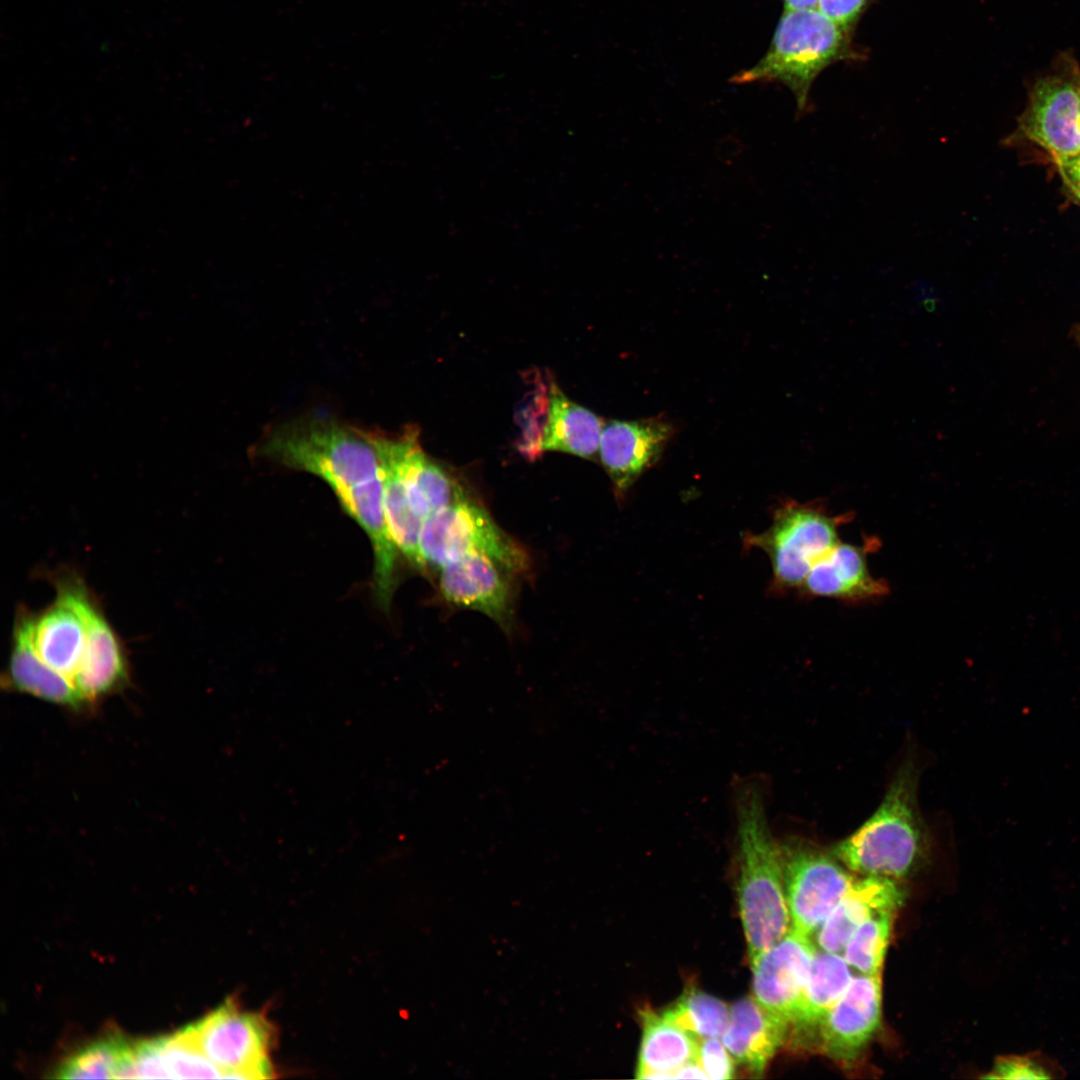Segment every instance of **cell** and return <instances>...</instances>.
<instances>
[{"label": "cell", "instance_id": "cell-1", "mask_svg": "<svg viewBox=\"0 0 1080 1080\" xmlns=\"http://www.w3.org/2000/svg\"><path fill=\"white\" fill-rule=\"evenodd\" d=\"M764 800L758 780L736 785L737 894L750 963L791 928L780 845L769 828Z\"/></svg>", "mask_w": 1080, "mask_h": 1080}, {"label": "cell", "instance_id": "cell-2", "mask_svg": "<svg viewBox=\"0 0 1080 1080\" xmlns=\"http://www.w3.org/2000/svg\"><path fill=\"white\" fill-rule=\"evenodd\" d=\"M381 433L326 419H301L273 428L258 454L317 475L338 500L382 476Z\"/></svg>", "mask_w": 1080, "mask_h": 1080}, {"label": "cell", "instance_id": "cell-3", "mask_svg": "<svg viewBox=\"0 0 1080 1080\" xmlns=\"http://www.w3.org/2000/svg\"><path fill=\"white\" fill-rule=\"evenodd\" d=\"M918 772L908 761L898 769L875 812L831 854L862 876L900 879L921 859L927 831L917 802Z\"/></svg>", "mask_w": 1080, "mask_h": 1080}, {"label": "cell", "instance_id": "cell-4", "mask_svg": "<svg viewBox=\"0 0 1080 1080\" xmlns=\"http://www.w3.org/2000/svg\"><path fill=\"white\" fill-rule=\"evenodd\" d=\"M849 34L817 8L784 10L764 56L730 81L779 82L793 93L801 115L816 77L829 65L854 56Z\"/></svg>", "mask_w": 1080, "mask_h": 1080}, {"label": "cell", "instance_id": "cell-5", "mask_svg": "<svg viewBox=\"0 0 1080 1080\" xmlns=\"http://www.w3.org/2000/svg\"><path fill=\"white\" fill-rule=\"evenodd\" d=\"M420 553L424 567L441 568L468 555H484L503 569L528 570L527 552L480 505L463 498L428 516L421 528Z\"/></svg>", "mask_w": 1080, "mask_h": 1080}, {"label": "cell", "instance_id": "cell-6", "mask_svg": "<svg viewBox=\"0 0 1080 1080\" xmlns=\"http://www.w3.org/2000/svg\"><path fill=\"white\" fill-rule=\"evenodd\" d=\"M850 519L849 514H830L821 503L791 501L753 543L769 555L776 586L801 588L812 567L840 541L839 528Z\"/></svg>", "mask_w": 1080, "mask_h": 1080}, {"label": "cell", "instance_id": "cell-7", "mask_svg": "<svg viewBox=\"0 0 1080 1080\" xmlns=\"http://www.w3.org/2000/svg\"><path fill=\"white\" fill-rule=\"evenodd\" d=\"M779 845L791 927L811 937L857 876L808 840L789 838Z\"/></svg>", "mask_w": 1080, "mask_h": 1080}, {"label": "cell", "instance_id": "cell-8", "mask_svg": "<svg viewBox=\"0 0 1080 1080\" xmlns=\"http://www.w3.org/2000/svg\"><path fill=\"white\" fill-rule=\"evenodd\" d=\"M182 1036L230 1079L271 1077V1029L262 1016L232 1001L180 1030Z\"/></svg>", "mask_w": 1080, "mask_h": 1080}, {"label": "cell", "instance_id": "cell-9", "mask_svg": "<svg viewBox=\"0 0 1080 1080\" xmlns=\"http://www.w3.org/2000/svg\"><path fill=\"white\" fill-rule=\"evenodd\" d=\"M1020 129L1058 166L1080 155V70L1075 63L1063 61L1036 82Z\"/></svg>", "mask_w": 1080, "mask_h": 1080}, {"label": "cell", "instance_id": "cell-10", "mask_svg": "<svg viewBox=\"0 0 1080 1080\" xmlns=\"http://www.w3.org/2000/svg\"><path fill=\"white\" fill-rule=\"evenodd\" d=\"M55 601L31 618V639L40 658L74 683L88 638L89 615L95 602L79 577L55 581Z\"/></svg>", "mask_w": 1080, "mask_h": 1080}, {"label": "cell", "instance_id": "cell-11", "mask_svg": "<svg viewBox=\"0 0 1080 1080\" xmlns=\"http://www.w3.org/2000/svg\"><path fill=\"white\" fill-rule=\"evenodd\" d=\"M816 947L792 927L751 963L753 996L768 1011L795 1020Z\"/></svg>", "mask_w": 1080, "mask_h": 1080}, {"label": "cell", "instance_id": "cell-12", "mask_svg": "<svg viewBox=\"0 0 1080 1080\" xmlns=\"http://www.w3.org/2000/svg\"><path fill=\"white\" fill-rule=\"evenodd\" d=\"M675 432L663 415L604 423L599 457L618 496L658 461Z\"/></svg>", "mask_w": 1080, "mask_h": 1080}, {"label": "cell", "instance_id": "cell-13", "mask_svg": "<svg viewBox=\"0 0 1080 1080\" xmlns=\"http://www.w3.org/2000/svg\"><path fill=\"white\" fill-rule=\"evenodd\" d=\"M881 1004L880 974L854 977L817 1027L822 1052L838 1061L855 1059L880 1026Z\"/></svg>", "mask_w": 1080, "mask_h": 1080}, {"label": "cell", "instance_id": "cell-14", "mask_svg": "<svg viewBox=\"0 0 1080 1080\" xmlns=\"http://www.w3.org/2000/svg\"><path fill=\"white\" fill-rule=\"evenodd\" d=\"M879 543L872 538L862 545L839 541L810 570L802 591L814 597L832 598L848 603L879 600L890 589L887 582L869 571L868 554Z\"/></svg>", "mask_w": 1080, "mask_h": 1080}, {"label": "cell", "instance_id": "cell-15", "mask_svg": "<svg viewBox=\"0 0 1080 1080\" xmlns=\"http://www.w3.org/2000/svg\"><path fill=\"white\" fill-rule=\"evenodd\" d=\"M440 590L459 607L480 611L505 625L510 589L498 563L484 555H468L441 567Z\"/></svg>", "mask_w": 1080, "mask_h": 1080}, {"label": "cell", "instance_id": "cell-16", "mask_svg": "<svg viewBox=\"0 0 1080 1080\" xmlns=\"http://www.w3.org/2000/svg\"><path fill=\"white\" fill-rule=\"evenodd\" d=\"M790 1024L765 1009L754 996H746L730 1008L721 1041L734 1060L752 1073L762 1074L784 1044Z\"/></svg>", "mask_w": 1080, "mask_h": 1080}, {"label": "cell", "instance_id": "cell-17", "mask_svg": "<svg viewBox=\"0 0 1080 1080\" xmlns=\"http://www.w3.org/2000/svg\"><path fill=\"white\" fill-rule=\"evenodd\" d=\"M904 893L894 879L857 876L844 897L816 932L819 949L842 953L856 929L871 916L897 911Z\"/></svg>", "mask_w": 1080, "mask_h": 1080}, {"label": "cell", "instance_id": "cell-18", "mask_svg": "<svg viewBox=\"0 0 1080 1080\" xmlns=\"http://www.w3.org/2000/svg\"><path fill=\"white\" fill-rule=\"evenodd\" d=\"M31 618L25 611L16 618L5 679L8 688L74 709L83 706L86 702L74 683L47 665L34 649Z\"/></svg>", "mask_w": 1080, "mask_h": 1080}, {"label": "cell", "instance_id": "cell-19", "mask_svg": "<svg viewBox=\"0 0 1080 1080\" xmlns=\"http://www.w3.org/2000/svg\"><path fill=\"white\" fill-rule=\"evenodd\" d=\"M410 430L396 437L381 434L380 450L384 505L388 525L398 550L418 569H424L420 553L423 521L410 504L402 471V458Z\"/></svg>", "mask_w": 1080, "mask_h": 1080}, {"label": "cell", "instance_id": "cell-20", "mask_svg": "<svg viewBox=\"0 0 1080 1080\" xmlns=\"http://www.w3.org/2000/svg\"><path fill=\"white\" fill-rule=\"evenodd\" d=\"M128 678L127 660L119 637L93 603L85 652L74 685L86 703L111 693Z\"/></svg>", "mask_w": 1080, "mask_h": 1080}, {"label": "cell", "instance_id": "cell-21", "mask_svg": "<svg viewBox=\"0 0 1080 1080\" xmlns=\"http://www.w3.org/2000/svg\"><path fill=\"white\" fill-rule=\"evenodd\" d=\"M604 423L601 417L568 399L551 382L539 452L560 451L594 460L599 455Z\"/></svg>", "mask_w": 1080, "mask_h": 1080}, {"label": "cell", "instance_id": "cell-22", "mask_svg": "<svg viewBox=\"0 0 1080 1080\" xmlns=\"http://www.w3.org/2000/svg\"><path fill=\"white\" fill-rule=\"evenodd\" d=\"M121 1078H223V1075L178 1031L133 1044Z\"/></svg>", "mask_w": 1080, "mask_h": 1080}, {"label": "cell", "instance_id": "cell-23", "mask_svg": "<svg viewBox=\"0 0 1080 1080\" xmlns=\"http://www.w3.org/2000/svg\"><path fill=\"white\" fill-rule=\"evenodd\" d=\"M642 1037L636 1077L669 1079L682 1065L695 1060L699 1039L650 1008L640 1011Z\"/></svg>", "mask_w": 1080, "mask_h": 1080}, {"label": "cell", "instance_id": "cell-24", "mask_svg": "<svg viewBox=\"0 0 1080 1080\" xmlns=\"http://www.w3.org/2000/svg\"><path fill=\"white\" fill-rule=\"evenodd\" d=\"M402 471L412 509L423 522L465 498L456 480L422 451L415 430H411L407 441Z\"/></svg>", "mask_w": 1080, "mask_h": 1080}, {"label": "cell", "instance_id": "cell-25", "mask_svg": "<svg viewBox=\"0 0 1080 1080\" xmlns=\"http://www.w3.org/2000/svg\"><path fill=\"white\" fill-rule=\"evenodd\" d=\"M851 967L840 953L817 950L795 1020L797 1030L817 1029L844 994L852 979Z\"/></svg>", "mask_w": 1080, "mask_h": 1080}, {"label": "cell", "instance_id": "cell-26", "mask_svg": "<svg viewBox=\"0 0 1080 1080\" xmlns=\"http://www.w3.org/2000/svg\"><path fill=\"white\" fill-rule=\"evenodd\" d=\"M132 1044L109 1035L81 1048L56 1070L61 1079L117 1078L129 1061Z\"/></svg>", "mask_w": 1080, "mask_h": 1080}, {"label": "cell", "instance_id": "cell-27", "mask_svg": "<svg viewBox=\"0 0 1080 1080\" xmlns=\"http://www.w3.org/2000/svg\"><path fill=\"white\" fill-rule=\"evenodd\" d=\"M730 1008L724 1001L692 986L662 1014L698 1039L720 1038L728 1025Z\"/></svg>", "mask_w": 1080, "mask_h": 1080}, {"label": "cell", "instance_id": "cell-28", "mask_svg": "<svg viewBox=\"0 0 1080 1080\" xmlns=\"http://www.w3.org/2000/svg\"><path fill=\"white\" fill-rule=\"evenodd\" d=\"M895 912L871 916L852 934L842 951L851 968L866 975L881 973Z\"/></svg>", "mask_w": 1080, "mask_h": 1080}, {"label": "cell", "instance_id": "cell-29", "mask_svg": "<svg viewBox=\"0 0 1080 1080\" xmlns=\"http://www.w3.org/2000/svg\"><path fill=\"white\" fill-rule=\"evenodd\" d=\"M1064 1076L1065 1071L1054 1059L1041 1051H1034L1024 1055L1009 1054L997 1057L991 1070L982 1078L1043 1080L1059 1079Z\"/></svg>", "mask_w": 1080, "mask_h": 1080}, {"label": "cell", "instance_id": "cell-30", "mask_svg": "<svg viewBox=\"0 0 1080 1080\" xmlns=\"http://www.w3.org/2000/svg\"><path fill=\"white\" fill-rule=\"evenodd\" d=\"M695 1060L708 1079L733 1078L734 1058L718 1038L699 1039Z\"/></svg>", "mask_w": 1080, "mask_h": 1080}, {"label": "cell", "instance_id": "cell-31", "mask_svg": "<svg viewBox=\"0 0 1080 1080\" xmlns=\"http://www.w3.org/2000/svg\"><path fill=\"white\" fill-rule=\"evenodd\" d=\"M869 0H818L817 9L851 32Z\"/></svg>", "mask_w": 1080, "mask_h": 1080}, {"label": "cell", "instance_id": "cell-32", "mask_svg": "<svg viewBox=\"0 0 1080 1080\" xmlns=\"http://www.w3.org/2000/svg\"><path fill=\"white\" fill-rule=\"evenodd\" d=\"M1066 183L1080 199V155L1059 165Z\"/></svg>", "mask_w": 1080, "mask_h": 1080}, {"label": "cell", "instance_id": "cell-33", "mask_svg": "<svg viewBox=\"0 0 1080 1080\" xmlns=\"http://www.w3.org/2000/svg\"><path fill=\"white\" fill-rule=\"evenodd\" d=\"M673 1079H708L707 1075L696 1060H692L678 1069L672 1074Z\"/></svg>", "mask_w": 1080, "mask_h": 1080}, {"label": "cell", "instance_id": "cell-34", "mask_svg": "<svg viewBox=\"0 0 1080 1080\" xmlns=\"http://www.w3.org/2000/svg\"><path fill=\"white\" fill-rule=\"evenodd\" d=\"M818 0H784V10L816 8Z\"/></svg>", "mask_w": 1080, "mask_h": 1080}, {"label": "cell", "instance_id": "cell-35", "mask_svg": "<svg viewBox=\"0 0 1080 1080\" xmlns=\"http://www.w3.org/2000/svg\"><path fill=\"white\" fill-rule=\"evenodd\" d=\"M1078 337H1079V341H1080V332H1079V334H1078Z\"/></svg>", "mask_w": 1080, "mask_h": 1080}]
</instances>
